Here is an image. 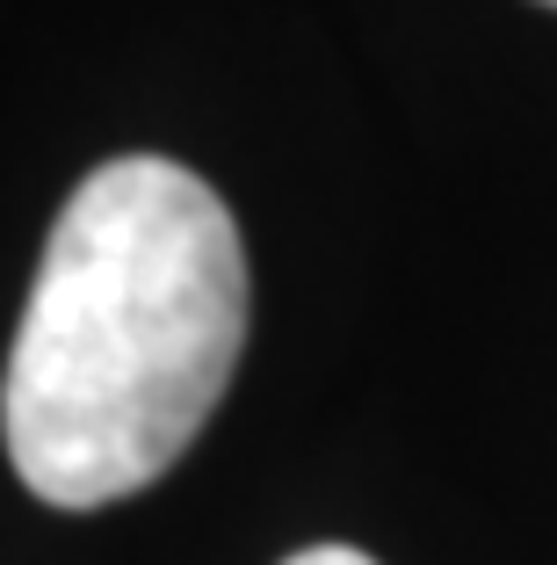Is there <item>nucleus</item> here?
Returning a JSON list of instances; mask_svg holds the SVG:
<instances>
[{"instance_id":"f257e3e1","label":"nucleus","mask_w":557,"mask_h":565,"mask_svg":"<svg viewBox=\"0 0 557 565\" xmlns=\"http://www.w3.org/2000/svg\"><path fill=\"white\" fill-rule=\"evenodd\" d=\"M246 305L225 196L160 152L101 160L51 225L8 349L15 479L44 508H109L152 486L225 399Z\"/></svg>"},{"instance_id":"7ed1b4c3","label":"nucleus","mask_w":557,"mask_h":565,"mask_svg":"<svg viewBox=\"0 0 557 565\" xmlns=\"http://www.w3.org/2000/svg\"><path fill=\"white\" fill-rule=\"evenodd\" d=\"M543 8H557V0H543Z\"/></svg>"},{"instance_id":"f03ea898","label":"nucleus","mask_w":557,"mask_h":565,"mask_svg":"<svg viewBox=\"0 0 557 565\" xmlns=\"http://www.w3.org/2000/svg\"><path fill=\"white\" fill-rule=\"evenodd\" d=\"M282 565H377V558H362V551H347V544H312V551H297V558H282Z\"/></svg>"}]
</instances>
